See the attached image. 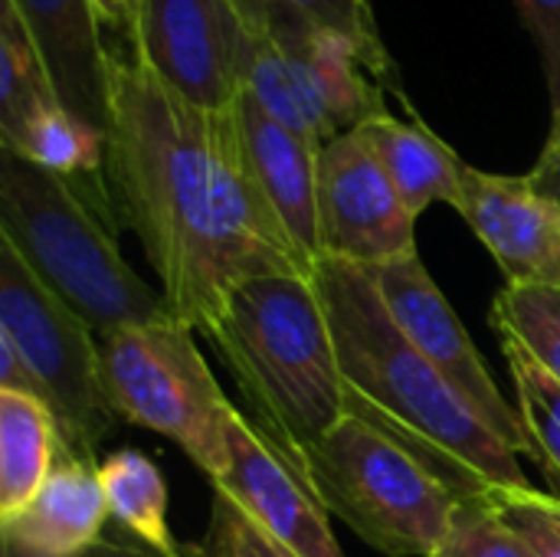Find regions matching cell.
Masks as SVG:
<instances>
[{
	"mask_svg": "<svg viewBox=\"0 0 560 557\" xmlns=\"http://www.w3.org/2000/svg\"><path fill=\"white\" fill-rule=\"evenodd\" d=\"M105 138L118 210L174 322L203 335L233 286L272 272L312 276L253 177L240 105L194 108L138 59L115 56Z\"/></svg>",
	"mask_w": 560,
	"mask_h": 557,
	"instance_id": "obj_1",
	"label": "cell"
},
{
	"mask_svg": "<svg viewBox=\"0 0 560 557\" xmlns=\"http://www.w3.org/2000/svg\"><path fill=\"white\" fill-rule=\"evenodd\" d=\"M312 282L338 348L345 417L410 453L456 499L532 486L518 453L397 328L371 266L325 256Z\"/></svg>",
	"mask_w": 560,
	"mask_h": 557,
	"instance_id": "obj_2",
	"label": "cell"
},
{
	"mask_svg": "<svg viewBox=\"0 0 560 557\" xmlns=\"http://www.w3.org/2000/svg\"><path fill=\"white\" fill-rule=\"evenodd\" d=\"M203 335L233 371L249 420L305 469L308 450L345 420L338 348L312 276L272 272L233 286Z\"/></svg>",
	"mask_w": 560,
	"mask_h": 557,
	"instance_id": "obj_3",
	"label": "cell"
},
{
	"mask_svg": "<svg viewBox=\"0 0 560 557\" xmlns=\"http://www.w3.org/2000/svg\"><path fill=\"white\" fill-rule=\"evenodd\" d=\"M105 210L75 181L0 148V236L98 338L171 318L164 295L125 263Z\"/></svg>",
	"mask_w": 560,
	"mask_h": 557,
	"instance_id": "obj_4",
	"label": "cell"
},
{
	"mask_svg": "<svg viewBox=\"0 0 560 557\" xmlns=\"http://www.w3.org/2000/svg\"><path fill=\"white\" fill-rule=\"evenodd\" d=\"M305 473L328 515H338L374 552L440 555L459 499L368 423L345 417L308 450Z\"/></svg>",
	"mask_w": 560,
	"mask_h": 557,
	"instance_id": "obj_5",
	"label": "cell"
},
{
	"mask_svg": "<svg viewBox=\"0 0 560 557\" xmlns=\"http://www.w3.org/2000/svg\"><path fill=\"white\" fill-rule=\"evenodd\" d=\"M98 345L112 410L177 443L210 486L223 483L230 469L226 430L236 407L203 361L194 328L161 318L102 335Z\"/></svg>",
	"mask_w": 560,
	"mask_h": 557,
	"instance_id": "obj_6",
	"label": "cell"
},
{
	"mask_svg": "<svg viewBox=\"0 0 560 557\" xmlns=\"http://www.w3.org/2000/svg\"><path fill=\"white\" fill-rule=\"evenodd\" d=\"M0 335L16 348L33 394L49 407L62 450L95 460L98 443L115 430L102 378L95 332L26 266L16 246L0 236Z\"/></svg>",
	"mask_w": 560,
	"mask_h": 557,
	"instance_id": "obj_7",
	"label": "cell"
},
{
	"mask_svg": "<svg viewBox=\"0 0 560 557\" xmlns=\"http://www.w3.org/2000/svg\"><path fill=\"white\" fill-rule=\"evenodd\" d=\"M249 46L253 26L233 0H141L131 30V59L203 112L240 105Z\"/></svg>",
	"mask_w": 560,
	"mask_h": 557,
	"instance_id": "obj_8",
	"label": "cell"
},
{
	"mask_svg": "<svg viewBox=\"0 0 560 557\" xmlns=\"http://www.w3.org/2000/svg\"><path fill=\"white\" fill-rule=\"evenodd\" d=\"M318 230L325 256L354 266L381 269L420 253L417 217L358 131L338 135L318 154Z\"/></svg>",
	"mask_w": 560,
	"mask_h": 557,
	"instance_id": "obj_9",
	"label": "cell"
},
{
	"mask_svg": "<svg viewBox=\"0 0 560 557\" xmlns=\"http://www.w3.org/2000/svg\"><path fill=\"white\" fill-rule=\"evenodd\" d=\"M374 276H377V289H381L387 312L394 315L397 328L410 338V345L420 348V355L479 410V417L515 453H525L518 407H512L499 394L479 348L472 345L459 315L453 312V305L446 302V295L427 272L420 253L394 259L374 269Z\"/></svg>",
	"mask_w": 560,
	"mask_h": 557,
	"instance_id": "obj_10",
	"label": "cell"
},
{
	"mask_svg": "<svg viewBox=\"0 0 560 557\" xmlns=\"http://www.w3.org/2000/svg\"><path fill=\"white\" fill-rule=\"evenodd\" d=\"M230 469L213 489L230 496L282 552L292 557H345L328 509L312 489L305 469L292 463L246 414H233Z\"/></svg>",
	"mask_w": 560,
	"mask_h": 557,
	"instance_id": "obj_11",
	"label": "cell"
},
{
	"mask_svg": "<svg viewBox=\"0 0 560 557\" xmlns=\"http://www.w3.org/2000/svg\"><path fill=\"white\" fill-rule=\"evenodd\" d=\"M459 213L509 282L560 286V207L512 174L466 167Z\"/></svg>",
	"mask_w": 560,
	"mask_h": 557,
	"instance_id": "obj_12",
	"label": "cell"
},
{
	"mask_svg": "<svg viewBox=\"0 0 560 557\" xmlns=\"http://www.w3.org/2000/svg\"><path fill=\"white\" fill-rule=\"evenodd\" d=\"M30 30L62 105L85 125L108 135L112 62L102 20L92 0H10Z\"/></svg>",
	"mask_w": 560,
	"mask_h": 557,
	"instance_id": "obj_13",
	"label": "cell"
},
{
	"mask_svg": "<svg viewBox=\"0 0 560 557\" xmlns=\"http://www.w3.org/2000/svg\"><path fill=\"white\" fill-rule=\"evenodd\" d=\"M240 128L253 177L285 230L295 253L315 272L322 250L318 230V154L322 148L276 121L253 95L240 98Z\"/></svg>",
	"mask_w": 560,
	"mask_h": 557,
	"instance_id": "obj_14",
	"label": "cell"
},
{
	"mask_svg": "<svg viewBox=\"0 0 560 557\" xmlns=\"http://www.w3.org/2000/svg\"><path fill=\"white\" fill-rule=\"evenodd\" d=\"M108 502L95 460L59 446L56 466L36 499L0 525L3 548L33 557H69L95 545L108 522Z\"/></svg>",
	"mask_w": 560,
	"mask_h": 557,
	"instance_id": "obj_15",
	"label": "cell"
},
{
	"mask_svg": "<svg viewBox=\"0 0 560 557\" xmlns=\"http://www.w3.org/2000/svg\"><path fill=\"white\" fill-rule=\"evenodd\" d=\"M354 131L377 154L381 167L417 220L433 204H450L453 210H459L463 177L469 164L443 138H436L423 125V118L413 115V121H400L390 112H381L361 121Z\"/></svg>",
	"mask_w": 560,
	"mask_h": 557,
	"instance_id": "obj_16",
	"label": "cell"
},
{
	"mask_svg": "<svg viewBox=\"0 0 560 557\" xmlns=\"http://www.w3.org/2000/svg\"><path fill=\"white\" fill-rule=\"evenodd\" d=\"M59 446V427L43 401L0 391V525L36 499L56 466Z\"/></svg>",
	"mask_w": 560,
	"mask_h": 557,
	"instance_id": "obj_17",
	"label": "cell"
},
{
	"mask_svg": "<svg viewBox=\"0 0 560 557\" xmlns=\"http://www.w3.org/2000/svg\"><path fill=\"white\" fill-rule=\"evenodd\" d=\"M108 515L128 538L144 542L161 555L184 557L167 525V483L154 460L138 450H118L98 463Z\"/></svg>",
	"mask_w": 560,
	"mask_h": 557,
	"instance_id": "obj_18",
	"label": "cell"
},
{
	"mask_svg": "<svg viewBox=\"0 0 560 557\" xmlns=\"http://www.w3.org/2000/svg\"><path fill=\"white\" fill-rule=\"evenodd\" d=\"M0 148L20 154L23 161L75 181L79 187H95L108 164V138L75 118L66 105L23 125L16 135L0 138Z\"/></svg>",
	"mask_w": 560,
	"mask_h": 557,
	"instance_id": "obj_19",
	"label": "cell"
},
{
	"mask_svg": "<svg viewBox=\"0 0 560 557\" xmlns=\"http://www.w3.org/2000/svg\"><path fill=\"white\" fill-rule=\"evenodd\" d=\"M62 108L56 82L10 0L0 3V138Z\"/></svg>",
	"mask_w": 560,
	"mask_h": 557,
	"instance_id": "obj_20",
	"label": "cell"
},
{
	"mask_svg": "<svg viewBox=\"0 0 560 557\" xmlns=\"http://www.w3.org/2000/svg\"><path fill=\"white\" fill-rule=\"evenodd\" d=\"M502 351L515 384L525 456L538 463L551 496L560 499V381L515 341H502Z\"/></svg>",
	"mask_w": 560,
	"mask_h": 557,
	"instance_id": "obj_21",
	"label": "cell"
},
{
	"mask_svg": "<svg viewBox=\"0 0 560 557\" xmlns=\"http://www.w3.org/2000/svg\"><path fill=\"white\" fill-rule=\"evenodd\" d=\"M492 325L560 381V286L505 282L492 302Z\"/></svg>",
	"mask_w": 560,
	"mask_h": 557,
	"instance_id": "obj_22",
	"label": "cell"
},
{
	"mask_svg": "<svg viewBox=\"0 0 560 557\" xmlns=\"http://www.w3.org/2000/svg\"><path fill=\"white\" fill-rule=\"evenodd\" d=\"M233 3L253 30H266L276 20H299L348 36L361 49H368L377 62L397 66L381 43L377 20L368 0H233Z\"/></svg>",
	"mask_w": 560,
	"mask_h": 557,
	"instance_id": "obj_23",
	"label": "cell"
},
{
	"mask_svg": "<svg viewBox=\"0 0 560 557\" xmlns=\"http://www.w3.org/2000/svg\"><path fill=\"white\" fill-rule=\"evenodd\" d=\"M436 557H538L525 535L499 512L492 496L459 499Z\"/></svg>",
	"mask_w": 560,
	"mask_h": 557,
	"instance_id": "obj_24",
	"label": "cell"
},
{
	"mask_svg": "<svg viewBox=\"0 0 560 557\" xmlns=\"http://www.w3.org/2000/svg\"><path fill=\"white\" fill-rule=\"evenodd\" d=\"M184 557H292L282 552L230 496L213 489L210 519L197 542L184 548Z\"/></svg>",
	"mask_w": 560,
	"mask_h": 557,
	"instance_id": "obj_25",
	"label": "cell"
},
{
	"mask_svg": "<svg viewBox=\"0 0 560 557\" xmlns=\"http://www.w3.org/2000/svg\"><path fill=\"white\" fill-rule=\"evenodd\" d=\"M499 512L525 535L538 557H560V499L538 489H502L492 496Z\"/></svg>",
	"mask_w": 560,
	"mask_h": 557,
	"instance_id": "obj_26",
	"label": "cell"
},
{
	"mask_svg": "<svg viewBox=\"0 0 560 557\" xmlns=\"http://www.w3.org/2000/svg\"><path fill=\"white\" fill-rule=\"evenodd\" d=\"M515 7L538 43L551 108H560V0H515Z\"/></svg>",
	"mask_w": 560,
	"mask_h": 557,
	"instance_id": "obj_27",
	"label": "cell"
},
{
	"mask_svg": "<svg viewBox=\"0 0 560 557\" xmlns=\"http://www.w3.org/2000/svg\"><path fill=\"white\" fill-rule=\"evenodd\" d=\"M528 181L535 184L538 194H545L548 200H555L560 207V108H555V118H551V131H548L545 151H541L538 164L532 167Z\"/></svg>",
	"mask_w": 560,
	"mask_h": 557,
	"instance_id": "obj_28",
	"label": "cell"
},
{
	"mask_svg": "<svg viewBox=\"0 0 560 557\" xmlns=\"http://www.w3.org/2000/svg\"><path fill=\"white\" fill-rule=\"evenodd\" d=\"M3 557H33V555H20V552H13V548H3ZM69 557H171V555H161V552L148 548L144 542H138V538H98L95 545H89V548H82V552H75V555H69Z\"/></svg>",
	"mask_w": 560,
	"mask_h": 557,
	"instance_id": "obj_29",
	"label": "cell"
},
{
	"mask_svg": "<svg viewBox=\"0 0 560 557\" xmlns=\"http://www.w3.org/2000/svg\"><path fill=\"white\" fill-rule=\"evenodd\" d=\"M92 7H95V13H98L102 26H112V30H118V33H128V36H131L141 0H92Z\"/></svg>",
	"mask_w": 560,
	"mask_h": 557,
	"instance_id": "obj_30",
	"label": "cell"
}]
</instances>
